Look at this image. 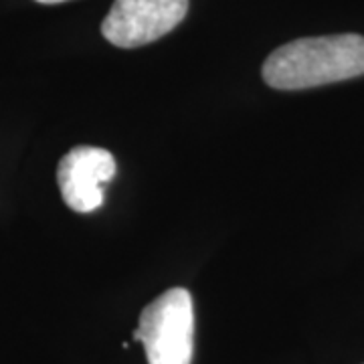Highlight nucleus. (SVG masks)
I'll return each instance as SVG.
<instances>
[{
  "label": "nucleus",
  "mask_w": 364,
  "mask_h": 364,
  "mask_svg": "<svg viewBox=\"0 0 364 364\" xmlns=\"http://www.w3.org/2000/svg\"><path fill=\"white\" fill-rule=\"evenodd\" d=\"M186 11L188 0H116L102 23V35L122 49L142 47L176 28Z\"/></svg>",
  "instance_id": "3"
},
{
  "label": "nucleus",
  "mask_w": 364,
  "mask_h": 364,
  "mask_svg": "<svg viewBox=\"0 0 364 364\" xmlns=\"http://www.w3.org/2000/svg\"><path fill=\"white\" fill-rule=\"evenodd\" d=\"M41 4H57V2H65V0H37Z\"/></svg>",
  "instance_id": "5"
},
{
  "label": "nucleus",
  "mask_w": 364,
  "mask_h": 364,
  "mask_svg": "<svg viewBox=\"0 0 364 364\" xmlns=\"http://www.w3.org/2000/svg\"><path fill=\"white\" fill-rule=\"evenodd\" d=\"M148 364H191L195 350V310L184 287H172L150 301L134 330Z\"/></svg>",
  "instance_id": "2"
},
{
  "label": "nucleus",
  "mask_w": 364,
  "mask_h": 364,
  "mask_svg": "<svg viewBox=\"0 0 364 364\" xmlns=\"http://www.w3.org/2000/svg\"><path fill=\"white\" fill-rule=\"evenodd\" d=\"M116 174V158L105 148L77 146L61 158L57 182L63 200L75 213H93L104 205V184Z\"/></svg>",
  "instance_id": "4"
},
{
  "label": "nucleus",
  "mask_w": 364,
  "mask_h": 364,
  "mask_svg": "<svg viewBox=\"0 0 364 364\" xmlns=\"http://www.w3.org/2000/svg\"><path fill=\"white\" fill-rule=\"evenodd\" d=\"M263 81L273 90H310L364 75V37L330 35L282 45L265 59Z\"/></svg>",
  "instance_id": "1"
}]
</instances>
